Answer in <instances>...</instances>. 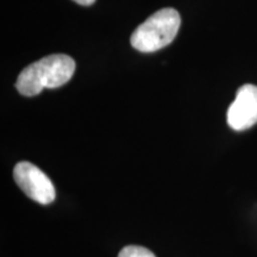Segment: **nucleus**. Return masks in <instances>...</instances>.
<instances>
[{"instance_id": "nucleus-5", "label": "nucleus", "mask_w": 257, "mask_h": 257, "mask_svg": "<svg viewBox=\"0 0 257 257\" xmlns=\"http://www.w3.org/2000/svg\"><path fill=\"white\" fill-rule=\"evenodd\" d=\"M118 257H156L149 249L140 245H128L121 249Z\"/></svg>"}, {"instance_id": "nucleus-1", "label": "nucleus", "mask_w": 257, "mask_h": 257, "mask_svg": "<svg viewBox=\"0 0 257 257\" xmlns=\"http://www.w3.org/2000/svg\"><path fill=\"white\" fill-rule=\"evenodd\" d=\"M75 61L64 54H54L29 64L19 74L16 87L22 95L34 96L44 88H57L72 79Z\"/></svg>"}, {"instance_id": "nucleus-4", "label": "nucleus", "mask_w": 257, "mask_h": 257, "mask_svg": "<svg viewBox=\"0 0 257 257\" xmlns=\"http://www.w3.org/2000/svg\"><path fill=\"white\" fill-rule=\"evenodd\" d=\"M226 118L234 131L248 130L257 124V86L246 83L237 91Z\"/></svg>"}, {"instance_id": "nucleus-2", "label": "nucleus", "mask_w": 257, "mask_h": 257, "mask_svg": "<svg viewBox=\"0 0 257 257\" xmlns=\"http://www.w3.org/2000/svg\"><path fill=\"white\" fill-rule=\"evenodd\" d=\"M180 25L181 18L175 9H161L136 28L131 35V46L141 53L162 49L174 41Z\"/></svg>"}, {"instance_id": "nucleus-3", "label": "nucleus", "mask_w": 257, "mask_h": 257, "mask_svg": "<svg viewBox=\"0 0 257 257\" xmlns=\"http://www.w3.org/2000/svg\"><path fill=\"white\" fill-rule=\"evenodd\" d=\"M14 178L18 187L38 204L48 205L55 200L53 181L46 173L28 161H22L16 165Z\"/></svg>"}, {"instance_id": "nucleus-6", "label": "nucleus", "mask_w": 257, "mask_h": 257, "mask_svg": "<svg viewBox=\"0 0 257 257\" xmlns=\"http://www.w3.org/2000/svg\"><path fill=\"white\" fill-rule=\"evenodd\" d=\"M73 2H75L76 4L82 6H91L92 4H94L95 0H73Z\"/></svg>"}]
</instances>
